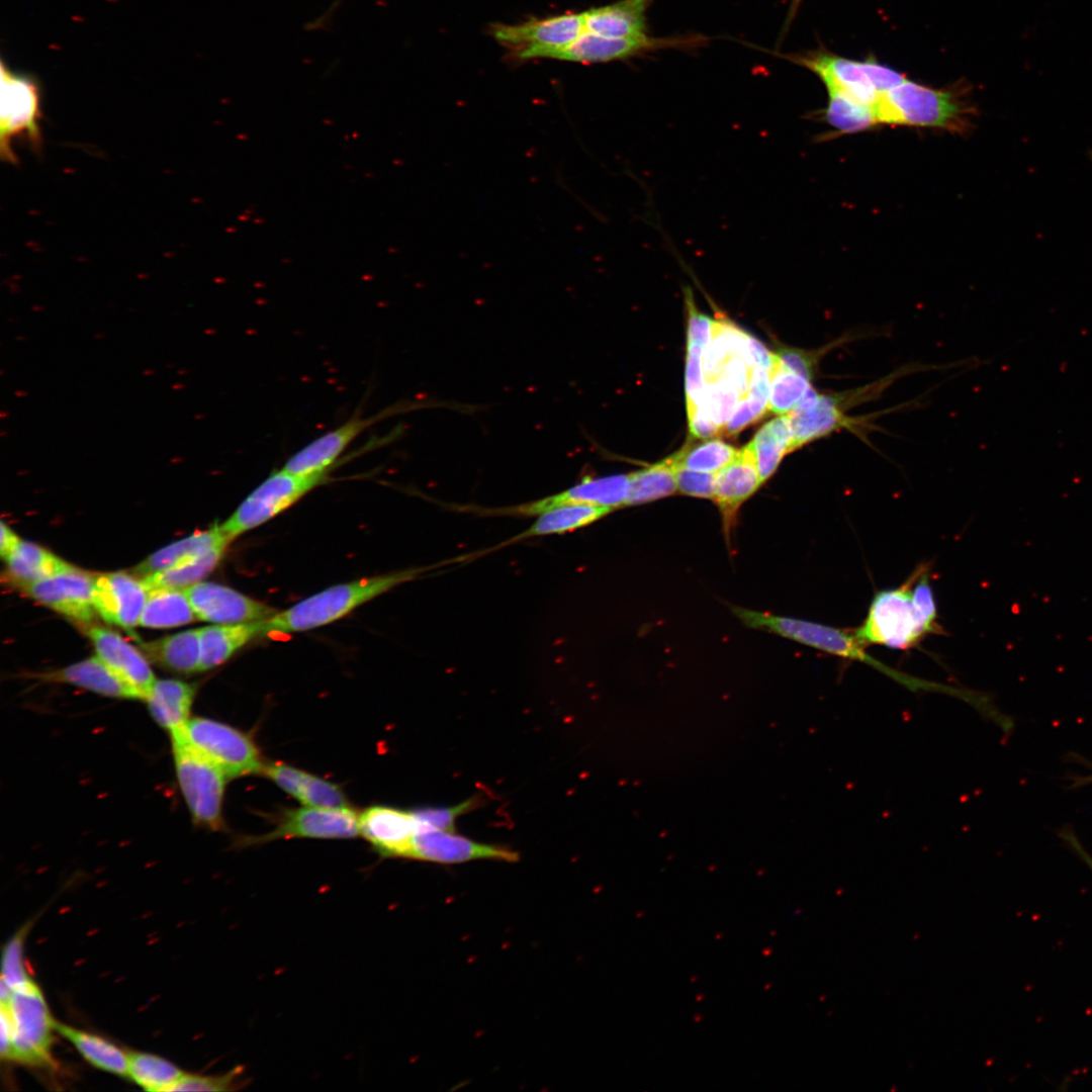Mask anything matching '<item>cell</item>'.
<instances>
[{
	"mask_svg": "<svg viewBox=\"0 0 1092 1092\" xmlns=\"http://www.w3.org/2000/svg\"><path fill=\"white\" fill-rule=\"evenodd\" d=\"M732 611L744 625L750 628L777 634L830 655L859 661L874 667L913 692H938L959 699H963L966 695L965 689L921 679L888 666L866 651V646L859 642L853 631L740 607H733Z\"/></svg>",
	"mask_w": 1092,
	"mask_h": 1092,
	"instance_id": "1",
	"label": "cell"
},
{
	"mask_svg": "<svg viewBox=\"0 0 1092 1092\" xmlns=\"http://www.w3.org/2000/svg\"><path fill=\"white\" fill-rule=\"evenodd\" d=\"M435 566L407 568L328 587L264 620V635L302 632L333 623L368 601L403 582L416 579Z\"/></svg>",
	"mask_w": 1092,
	"mask_h": 1092,
	"instance_id": "2",
	"label": "cell"
},
{
	"mask_svg": "<svg viewBox=\"0 0 1092 1092\" xmlns=\"http://www.w3.org/2000/svg\"><path fill=\"white\" fill-rule=\"evenodd\" d=\"M879 122L936 127L965 132L971 127L970 108L953 91L933 89L905 80L881 95Z\"/></svg>",
	"mask_w": 1092,
	"mask_h": 1092,
	"instance_id": "3",
	"label": "cell"
},
{
	"mask_svg": "<svg viewBox=\"0 0 1092 1092\" xmlns=\"http://www.w3.org/2000/svg\"><path fill=\"white\" fill-rule=\"evenodd\" d=\"M169 733L178 784L194 822L220 830L228 777L188 739L184 727Z\"/></svg>",
	"mask_w": 1092,
	"mask_h": 1092,
	"instance_id": "4",
	"label": "cell"
},
{
	"mask_svg": "<svg viewBox=\"0 0 1092 1092\" xmlns=\"http://www.w3.org/2000/svg\"><path fill=\"white\" fill-rule=\"evenodd\" d=\"M913 581L914 572L901 586L876 593L864 621L853 631L860 643L905 650L930 634L913 599Z\"/></svg>",
	"mask_w": 1092,
	"mask_h": 1092,
	"instance_id": "5",
	"label": "cell"
},
{
	"mask_svg": "<svg viewBox=\"0 0 1092 1092\" xmlns=\"http://www.w3.org/2000/svg\"><path fill=\"white\" fill-rule=\"evenodd\" d=\"M332 470L296 474L281 468L273 471L240 504L231 517L220 525L231 538L244 534L302 498L315 487L326 483Z\"/></svg>",
	"mask_w": 1092,
	"mask_h": 1092,
	"instance_id": "6",
	"label": "cell"
},
{
	"mask_svg": "<svg viewBox=\"0 0 1092 1092\" xmlns=\"http://www.w3.org/2000/svg\"><path fill=\"white\" fill-rule=\"evenodd\" d=\"M7 1007L12 1030L13 1061L34 1067L53 1063L51 1046L56 1020L38 985L13 990Z\"/></svg>",
	"mask_w": 1092,
	"mask_h": 1092,
	"instance_id": "7",
	"label": "cell"
},
{
	"mask_svg": "<svg viewBox=\"0 0 1092 1092\" xmlns=\"http://www.w3.org/2000/svg\"><path fill=\"white\" fill-rule=\"evenodd\" d=\"M40 100L37 81L1 63L0 154L4 162H16L14 139H25L39 148Z\"/></svg>",
	"mask_w": 1092,
	"mask_h": 1092,
	"instance_id": "8",
	"label": "cell"
},
{
	"mask_svg": "<svg viewBox=\"0 0 1092 1092\" xmlns=\"http://www.w3.org/2000/svg\"><path fill=\"white\" fill-rule=\"evenodd\" d=\"M415 403L389 405L372 416L361 417L357 412L346 422L322 434L293 453L282 468L296 474L333 470L347 460V448L368 428L399 413L411 411Z\"/></svg>",
	"mask_w": 1092,
	"mask_h": 1092,
	"instance_id": "9",
	"label": "cell"
},
{
	"mask_svg": "<svg viewBox=\"0 0 1092 1092\" xmlns=\"http://www.w3.org/2000/svg\"><path fill=\"white\" fill-rule=\"evenodd\" d=\"M188 739L214 761L228 778L262 772L265 764L250 736L213 719L192 717L184 727Z\"/></svg>",
	"mask_w": 1092,
	"mask_h": 1092,
	"instance_id": "10",
	"label": "cell"
},
{
	"mask_svg": "<svg viewBox=\"0 0 1092 1092\" xmlns=\"http://www.w3.org/2000/svg\"><path fill=\"white\" fill-rule=\"evenodd\" d=\"M584 30L583 13H565L519 24H494L491 28L495 40L520 59L549 58Z\"/></svg>",
	"mask_w": 1092,
	"mask_h": 1092,
	"instance_id": "11",
	"label": "cell"
},
{
	"mask_svg": "<svg viewBox=\"0 0 1092 1092\" xmlns=\"http://www.w3.org/2000/svg\"><path fill=\"white\" fill-rule=\"evenodd\" d=\"M857 402L850 391L821 394L813 387L790 412L794 451L843 428L855 429L861 421L846 415Z\"/></svg>",
	"mask_w": 1092,
	"mask_h": 1092,
	"instance_id": "12",
	"label": "cell"
},
{
	"mask_svg": "<svg viewBox=\"0 0 1092 1092\" xmlns=\"http://www.w3.org/2000/svg\"><path fill=\"white\" fill-rule=\"evenodd\" d=\"M196 618L215 624L264 621L279 611L231 587L199 581L184 589Z\"/></svg>",
	"mask_w": 1092,
	"mask_h": 1092,
	"instance_id": "13",
	"label": "cell"
},
{
	"mask_svg": "<svg viewBox=\"0 0 1092 1092\" xmlns=\"http://www.w3.org/2000/svg\"><path fill=\"white\" fill-rule=\"evenodd\" d=\"M95 576L70 566L51 577L20 584V588L39 603L81 623L94 617Z\"/></svg>",
	"mask_w": 1092,
	"mask_h": 1092,
	"instance_id": "14",
	"label": "cell"
},
{
	"mask_svg": "<svg viewBox=\"0 0 1092 1092\" xmlns=\"http://www.w3.org/2000/svg\"><path fill=\"white\" fill-rule=\"evenodd\" d=\"M148 589L135 575L113 572L95 576L93 605L107 623L131 630L140 624Z\"/></svg>",
	"mask_w": 1092,
	"mask_h": 1092,
	"instance_id": "15",
	"label": "cell"
},
{
	"mask_svg": "<svg viewBox=\"0 0 1092 1092\" xmlns=\"http://www.w3.org/2000/svg\"><path fill=\"white\" fill-rule=\"evenodd\" d=\"M410 858L444 864L477 859L517 861V852L500 846L476 842L454 831L421 830L412 842Z\"/></svg>",
	"mask_w": 1092,
	"mask_h": 1092,
	"instance_id": "16",
	"label": "cell"
},
{
	"mask_svg": "<svg viewBox=\"0 0 1092 1092\" xmlns=\"http://www.w3.org/2000/svg\"><path fill=\"white\" fill-rule=\"evenodd\" d=\"M359 833V816L349 807H306L288 810L278 826L262 837L264 841L277 838L312 837L347 838Z\"/></svg>",
	"mask_w": 1092,
	"mask_h": 1092,
	"instance_id": "17",
	"label": "cell"
},
{
	"mask_svg": "<svg viewBox=\"0 0 1092 1092\" xmlns=\"http://www.w3.org/2000/svg\"><path fill=\"white\" fill-rule=\"evenodd\" d=\"M760 485L755 457L749 444L739 451L733 461L716 473L712 499L721 514L723 531L727 540L736 524L741 505Z\"/></svg>",
	"mask_w": 1092,
	"mask_h": 1092,
	"instance_id": "18",
	"label": "cell"
},
{
	"mask_svg": "<svg viewBox=\"0 0 1092 1092\" xmlns=\"http://www.w3.org/2000/svg\"><path fill=\"white\" fill-rule=\"evenodd\" d=\"M419 830L413 811L372 806L359 815V832L382 856L410 858Z\"/></svg>",
	"mask_w": 1092,
	"mask_h": 1092,
	"instance_id": "19",
	"label": "cell"
},
{
	"mask_svg": "<svg viewBox=\"0 0 1092 1092\" xmlns=\"http://www.w3.org/2000/svg\"><path fill=\"white\" fill-rule=\"evenodd\" d=\"M686 42L678 39H662L646 34L632 37H606L584 30L568 46L554 52L549 59L577 63H603L624 60L641 53Z\"/></svg>",
	"mask_w": 1092,
	"mask_h": 1092,
	"instance_id": "20",
	"label": "cell"
},
{
	"mask_svg": "<svg viewBox=\"0 0 1092 1092\" xmlns=\"http://www.w3.org/2000/svg\"><path fill=\"white\" fill-rule=\"evenodd\" d=\"M87 635L97 656L132 686L146 701L157 679L143 654L120 635L103 627H89Z\"/></svg>",
	"mask_w": 1092,
	"mask_h": 1092,
	"instance_id": "21",
	"label": "cell"
},
{
	"mask_svg": "<svg viewBox=\"0 0 1092 1092\" xmlns=\"http://www.w3.org/2000/svg\"><path fill=\"white\" fill-rule=\"evenodd\" d=\"M792 60L814 72L823 82L835 84L850 97L876 109L881 94L873 84L864 62L827 54L795 57Z\"/></svg>",
	"mask_w": 1092,
	"mask_h": 1092,
	"instance_id": "22",
	"label": "cell"
},
{
	"mask_svg": "<svg viewBox=\"0 0 1092 1092\" xmlns=\"http://www.w3.org/2000/svg\"><path fill=\"white\" fill-rule=\"evenodd\" d=\"M44 680L70 684L96 694L127 700H144L143 696L98 656L90 657L64 668L39 675Z\"/></svg>",
	"mask_w": 1092,
	"mask_h": 1092,
	"instance_id": "23",
	"label": "cell"
},
{
	"mask_svg": "<svg viewBox=\"0 0 1092 1092\" xmlns=\"http://www.w3.org/2000/svg\"><path fill=\"white\" fill-rule=\"evenodd\" d=\"M262 772L286 793L309 807H349L341 789L318 777L284 763L265 764Z\"/></svg>",
	"mask_w": 1092,
	"mask_h": 1092,
	"instance_id": "24",
	"label": "cell"
},
{
	"mask_svg": "<svg viewBox=\"0 0 1092 1092\" xmlns=\"http://www.w3.org/2000/svg\"><path fill=\"white\" fill-rule=\"evenodd\" d=\"M232 540L234 539L222 531L220 525H215L154 552L133 568V575L143 578L166 570L202 556L215 548L228 547Z\"/></svg>",
	"mask_w": 1092,
	"mask_h": 1092,
	"instance_id": "25",
	"label": "cell"
},
{
	"mask_svg": "<svg viewBox=\"0 0 1092 1092\" xmlns=\"http://www.w3.org/2000/svg\"><path fill=\"white\" fill-rule=\"evenodd\" d=\"M613 511L615 510L595 505H570L547 511L537 516L535 522L528 529L490 548L484 554L525 539L560 535L584 528L608 516Z\"/></svg>",
	"mask_w": 1092,
	"mask_h": 1092,
	"instance_id": "26",
	"label": "cell"
},
{
	"mask_svg": "<svg viewBox=\"0 0 1092 1092\" xmlns=\"http://www.w3.org/2000/svg\"><path fill=\"white\" fill-rule=\"evenodd\" d=\"M648 0H621L585 12V30L606 37L640 36L646 29Z\"/></svg>",
	"mask_w": 1092,
	"mask_h": 1092,
	"instance_id": "27",
	"label": "cell"
},
{
	"mask_svg": "<svg viewBox=\"0 0 1092 1092\" xmlns=\"http://www.w3.org/2000/svg\"><path fill=\"white\" fill-rule=\"evenodd\" d=\"M199 632L200 671H204L223 663L254 638L264 636V627L263 621L216 624L200 628Z\"/></svg>",
	"mask_w": 1092,
	"mask_h": 1092,
	"instance_id": "28",
	"label": "cell"
},
{
	"mask_svg": "<svg viewBox=\"0 0 1092 1092\" xmlns=\"http://www.w3.org/2000/svg\"><path fill=\"white\" fill-rule=\"evenodd\" d=\"M194 696L193 685L178 679H158L146 702L153 719L171 732L185 727Z\"/></svg>",
	"mask_w": 1092,
	"mask_h": 1092,
	"instance_id": "29",
	"label": "cell"
},
{
	"mask_svg": "<svg viewBox=\"0 0 1092 1092\" xmlns=\"http://www.w3.org/2000/svg\"><path fill=\"white\" fill-rule=\"evenodd\" d=\"M147 656L169 670L188 674L200 671V632L187 630L142 644Z\"/></svg>",
	"mask_w": 1092,
	"mask_h": 1092,
	"instance_id": "30",
	"label": "cell"
},
{
	"mask_svg": "<svg viewBox=\"0 0 1092 1092\" xmlns=\"http://www.w3.org/2000/svg\"><path fill=\"white\" fill-rule=\"evenodd\" d=\"M56 1032L69 1040L80 1055L93 1067L127 1077L128 1053L100 1035L57 1022Z\"/></svg>",
	"mask_w": 1092,
	"mask_h": 1092,
	"instance_id": "31",
	"label": "cell"
},
{
	"mask_svg": "<svg viewBox=\"0 0 1092 1092\" xmlns=\"http://www.w3.org/2000/svg\"><path fill=\"white\" fill-rule=\"evenodd\" d=\"M749 445L753 450L762 484L776 472L784 456L794 451L788 416L781 415L764 424Z\"/></svg>",
	"mask_w": 1092,
	"mask_h": 1092,
	"instance_id": "32",
	"label": "cell"
},
{
	"mask_svg": "<svg viewBox=\"0 0 1092 1092\" xmlns=\"http://www.w3.org/2000/svg\"><path fill=\"white\" fill-rule=\"evenodd\" d=\"M5 560L8 574L18 585L51 577L71 566L42 547L22 540Z\"/></svg>",
	"mask_w": 1092,
	"mask_h": 1092,
	"instance_id": "33",
	"label": "cell"
},
{
	"mask_svg": "<svg viewBox=\"0 0 1092 1092\" xmlns=\"http://www.w3.org/2000/svg\"><path fill=\"white\" fill-rule=\"evenodd\" d=\"M195 617L184 589H154L149 590L140 625L148 628L177 627L192 622Z\"/></svg>",
	"mask_w": 1092,
	"mask_h": 1092,
	"instance_id": "34",
	"label": "cell"
},
{
	"mask_svg": "<svg viewBox=\"0 0 1092 1092\" xmlns=\"http://www.w3.org/2000/svg\"><path fill=\"white\" fill-rule=\"evenodd\" d=\"M823 83L829 96L825 119L832 127L851 133L869 129L879 122L874 107L858 102L831 82Z\"/></svg>",
	"mask_w": 1092,
	"mask_h": 1092,
	"instance_id": "35",
	"label": "cell"
},
{
	"mask_svg": "<svg viewBox=\"0 0 1092 1092\" xmlns=\"http://www.w3.org/2000/svg\"><path fill=\"white\" fill-rule=\"evenodd\" d=\"M627 506L642 505L677 490L675 466L669 458L641 470L631 472Z\"/></svg>",
	"mask_w": 1092,
	"mask_h": 1092,
	"instance_id": "36",
	"label": "cell"
},
{
	"mask_svg": "<svg viewBox=\"0 0 1092 1092\" xmlns=\"http://www.w3.org/2000/svg\"><path fill=\"white\" fill-rule=\"evenodd\" d=\"M226 547H218L193 560L166 570L145 576L143 583L149 590L161 588L185 589L201 581L219 562Z\"/></svg>",
	"mask_w": 1092,
	"mask_h": 1092,
	"instance_id": "37",
	"label": "cell"
},
{
	"mask_svg": "<svg viewBox=\"0 0 1092 1092\" xmlns=\"http://www.w3.org/2000/svg\"><path fill=\"white\" fill-rule=\"evenodd\" d=\"M184 1075L181 1069L164 1058L149 1053H128L127 1077L147 1091L169 1092Z\"/></svg>",
	"mask_w": 1092,
	"mask_h": 1092,
	"instance_id": "38",
	"label": "cell"
},
{
	"mask_svg": "<svg viewBox=\"0 0 1092 1092\" xmlns=\"http://www.w3.org/2000/svg\"><path fill=\"white\" fill-rule=\"evenodd\" d=\"M739 450L722 440H710L685 446L668 458L675 467L717 473L737 456Z\"/></svg>",
	"mask_w": 1092,
	"mask_h": 1092,
	"instance_id": "39",
	"label": "cell"
},
{
	"mask_svg": "<svg viewBox=\"0 0 1092 1092\" xmlns=\"http://www.w3.org/2000/svg\"><path fill=\"white\" fill-rule=\"evenodd\" d=\"M811 381L785 368L778 356L770 371L768 410L788 415L812 388Z\"/></svg>",
	"mask_w": 1092,
	"mask_h": 1092,
	"instance_id": "40",
	"label": "cell"
},
{
	"mask_svg": "<svg viewBox=\"0 0 1092 1092\" xmlns=\"http://www.w3.org/2000/svg\"><path fill=\"white\" fill-rule=\"evenodd\" d=\"M31 922L25 923L6 942L2 951L1 979L12 990L22 989L34 981L30 977L24 961V941Z\"/></svg>",
	"mask_w": 1092,
	"mask_h": 1092,
	"instance_id": "41",
	"label": "cell"
},
{
	"mask_svg": "<svg viewBox=\"0 0 1092 1092\" xmlns=\"http://www.w3.org/2000/svg\"><path fill=\"white\" fill-rule=\"evenodd\" d=\"M740 399V394L733 386L721 379H715L705 386L700 403L723 433V428Z\"/></svg>",
	"mask_w": 1092,
	"mask_h": 1092,
	"instance_id": "42",
	"label": "cell"
},
{
	"mask_svg": "<svg viewBox=\"0 0 1092 1092\" xmlns=\"http://www.w3.org/2000/svg\"><path fill=\"white\" fill-rule=\"evenodd\" d=\"M478 798L472 797L455 806L444 808H425L413 811L418 821L420 830H443L454 831L456 819L476 808Z\"/></svg>",
	"mask_w": 1092,
	"mask_h": 1092,
	"instance_id": "43",
	"label": "cell"
},
{
	"mask_svg": "<svg viewBox=\"0 0 1092 1092\" xmlns=\"http://www.w3.org/2000/svg\"><path fill=\"white\" fill-rule=\"evenodd\" d=\"M243 1069L236 1068L220 1076H200L185 1074L169 1090L173 1091H234L241 1089Z\"/></svg>",
	"mask_w": 1092,
	"mask_h": 1092,
	"instance_id": "44",
	"label": "cell"
},
{
	"mask_svg": "<svg viewBox=\"0 0 1092 1092\" xmlns=\"http://www.w3.org/2000/svg\"><path fill=\"white\" fill-rule=\"evenodd\" d=\"M841 343L842 341H834L831 345L814 351L782 347L778 349L776 355L785 368L811 381L814 377L819 359L824 356L827 351L831 350L832 347L838 346Z\"/></svg>",
	"mask_w": 1092,
	"mask_h": 1092,
	"instance_id": "45",
	"label": "cell"
},
{
	"mask_svg": "<svg viewBox=\"0 0 1092 1092\" xmlns=\"http://www.w3.org/2000/svg\"><path fill=\"white\" fill-rule=\"evenodd\" d=\"M684 293L688 310V344L705 349L712 339L715 321L697 308L690 287L685 288Z\"/></svg>",
	"mask_w": 1092,
	"mask_h": 1092,
	"instance_id": "46",
	"label": "cell"
},
{
	"mask_svg": "<svg viewBox=\"0 0 1092 1092\" xmlns=\"http://www.w3.org/2000/svg\"><path fill=\"white\" fill-rule=\"evenodd\" d=\"M703 350L705 349L700 346L688 344L686 366L687 405L700 402L704 393Z\"/></svg>",
	"mask_w": 1092,
	"mask_h": 1092,
	"instance_id": "47",
	"label": "cell"
},
{
	"mask_svg": "<svg viewBox=\"0 0 1092 1092\" xmlns=\"http://www.w3.org/2000/svg\"><path fill=\"white\" fill-rule=\"evenodd\" d=\"M716 473L675 467L677 490L686 495L713 498Z\"/></svg>",
	"mask_w": 1092,
	"mask_h": 1092,
	"instance_id": "48",
	"label": "cell"
},
{
	"mask_svg": "<svg viewBox=\"0 0 1092 1092\" xmlns=\"http://www.w3.org/2000/svg\"><path fill=\"white\" fill-rule=\"evenodd\" d=\"M768 408V404L753 399L749 396L741 398L731 416L723 428V433L726 436H734L747 426L758 421Z\"/></svg>",
	"mask_w": 1092,
	"mask_h": 1092,
	"instance_id": "49",
	"label": "cell"
},
{
	"mask_svg": "<svg viewBox=\"0 0 1092 1092\" xmlns=\"http://www.w3.org/2000/svg\"><path fill=\"white\" fill-rule=\"evenodd\" d=\"M750 372L751 368L741 357L733 356L725 363L716 379L733 386L743 398L747 394Z\"/></svg>",
	"mask_w": 1092,
	"mask_h": 1092,
	"instance_id": "50",
	"label": "cell"
},
{
	"mask_svg": "<svg viewBox=\"0 0 1092 1092\" xmlns=\"http://www.w3.org/2000/svg\"><path fill=\"white\" fill-rule=\"evenodd\" d=\"M687 408L689 429L693 437L709 439L722 433V429L713 422L700 402L687 405Z\"/></svg>",
	"mask_w": 1092,
	"mask_h": 1092,
	"instance_id": "51",
	"label": "cell"
},
{
	"mask_svg": "<svg viewBox=\"0 0 1092 1092\" xmlns=\"http://www.w3.org/2000/svg\"><path fill=\"white\" fill-rule=\"evenodd\" d=\"M0 1022H1V1040H0V1055L2 1060L13 1061V1048H12V1030L11 1022L7 1007L1 1005L0 1009Z\"/></svg>",
	"mask_w": 1092,
	"mask_h": 1092,
	"instance_id": "52",
	"label": "cell"
},
{
	"mask_svg": "<svg viewBox=\"0 0 1092 1092\" xmlns=\"http://www.w3.org/2000/svg\"><path fill=\"white\" fill-rule=\"evenodd\" d=\"M1060 836L1092 873V855L1082 845L1075 832L1070 827H1064L1060 831Z\"/></svg>",
	"mask_w": 1092,
	"mask_h": 1092,
	"instance_id": "53",
	"label": "cell"
},
{
	"mask_svg": "<svg viewBox=\"0 0 1092 1092\" xmlns=\"http://www.w3.org/2000/svg\"><path fill=\"white\" fill-rule=\"evenodd\" d=\"M19 541L17 535L4 522H1L0 552L4 560L15 549Z\"/></svg>",
	"mask_w": 1092,
	"mask_h": 1092,
	"instance_id": "54",
	"label": "cell"
},
{
	"mask_svg": "<svg viewBox=\"0 0 1092 1092\" xmlns=\"http://www.w3.org/2000/svg\"><path fill=\"white\" fill-rule=\"evenodd\" d=\"M1084 782H1086V783H1091V782H1092V775H1091V776H1089V777H1086V778H1085V780H1084V779H1082V782H1081V783H1084Z\"/></svg>",
	"mask_w": 1092,
	"mask_h": 1092,
	"instance_id": "55",
	"label": "cell"
},
{
	"mask_svg": "<svg viewBox=\"0 0 1092 1092\" xmlns=\"http://www.w3.org/2000/svg\"><path fill=\"white\" fill-rule=\"evenodd\" d=\"M793 2H794V6H793V8H794V9H796V8H797V6H798V4L800 3V0H793ZM793 8H792V9H793Z\"/></svg>",
	"mask_w": 1092,
	"mask_h": 1092,
	"instance_id": "56",
	"label": "cell"
}]
</instances>
